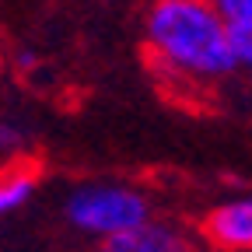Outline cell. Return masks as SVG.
Returning a JSON list of instances; mask_svg holds the SVG:
<instances>
[{
    "mask_svg": "<svg viewBox=\"0 0 252 252\" xmlns=\"http://www.w3.org/2000/svg\"><path fill=\"white\" fill-rule=\"evenodd\" d=\"M28 144V133H25V126L11 116L0 119V154H14Z\"/></svg>",
    "mask_w": 252,
    "mask_h": 252,
    "instance_id": "cell-7",
    "label": "cell"
},
{
    "mask_svg": "<svg viewBox=\"0 0 252 252\" xmlns=\"http://www.w3.org/2000/svg\"><path fill=\"white\" fill-rule=\"evenodd\" d=\"M32 193H35V175H32V172H7V175H0V217L21 210L32 200Z\"/></svg>",
    "mask_w": 252,
    "mask_h": 252,
    "instance_id": "cell-5",
    "label": "cell"
},
{
    "mask_svg": "<svg viewBox=\"0 0 252 252\" xmlns=\"http://www.w3.org/2000/svg\"><path fill=\"white\" fill-rule=\"evenodd\" d=\"M207 235L228 252H252V196L220 203L207 217Z\"/></svg>",
    "mask_w": 252,
    "mask_h": 252,
    "instance_id": "cell-3",
    "label": "cell"
},
{
    "mask_svg": "<svg viewBox=\"0 0 252 252\" xmlns=\"http://www.w3.org/2000/svg\"><path fill=\"white\" fill-rule=\"evenodd\" d=\"M231 35V53H235V63L245 70H252V28H228Z\"/></svg>",
    "mask_w": 252,
    "mask_h": 252,
    "instance_id": "cell-8",
    "label": "cell"
},
{
    "mask_svg": "<svg viewBox=\"0 0 252 252\" xmlns=\"http://www.w3.org/2000/svg\"><path fill=\"white\" fill-rule=\"evenodd\" d=\"M228 28H252V0H210Z\"/></svg>",
    "mask_w": 252,
    "mask_h": 252,
    "instance_id": "cell-6",
    "label": "cell"
},
{
    "mask_svg": "<svg viewBox=\"0 0 252 252\" xmlns=\"http://www.w3.org/2000/svg\"><path fill=\"white\" fill-rule=\"evenodd\" d=\"M102 252H123V249H112V245H105V249H102Z\"/></svg>",
    "mask_w": 252,
    "mask_h": 252,
    "instance_id": "cell-9",
    "label": "cell"
},
{
    "mask_svg": "<svg viewBox=\"0 0 252 252\" xmlns=\"http://www.w3.org/2000/svg\"><path fill=\"white\" fill-rule=\"evenodd\" d=\"M70 228L94 235V238H119L123 231H130L151 217L147 200L130 186H109V182H94V186H81L67 196L63 203Z\"/></svg>",
    "mask_w": 252,
    "mask_h": 252,
    "instance_id": "cell-2",
    "label": "cell"
},
{
    "mask_svg": "<svg viewBox=\"0 0 252 252\" xmlns=\"http://www.w3.org/2000/svg\"><path fill=\"white\" fill-rule=\"evenodd\" d=\"M112 249H123V252H189L186 238L165 224H154V220L147 217L144 224L130 228V231H123L119 238L105 242Z\"/></svg>",
    "mask_w": 252,
    "mask_h": 252,
    "instance_id": "cell-4",
    "label": "cell"
},
{
    "mask_svg": "<svg viewBox=\"0 0 252 252\" xmlns=\"http://www.w3.org/2000/svg\"><path fill=\"white\" fill-rule=\"evenodd\" d=\"M147 42L161 67L193 81H217L238 67L228 21L210 0H158L147 14Z\"/></svg>",
    "mask_w": 252,
    "mask_h": 252,
    "instance_id": "cell-1",
    "label": "cell"
}]
</instances>
